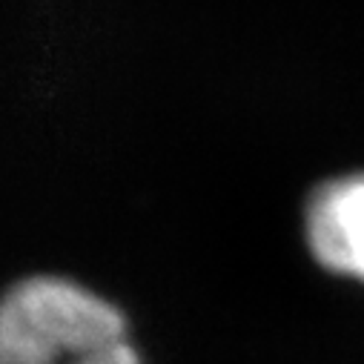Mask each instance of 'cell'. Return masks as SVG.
<instances>
[{
	"mask_svg": "<svg viewBox=\"0 0 364 364\" xmlns=\"http://www.w3.org/2000/svg\"><path fill=\"white\" fill-rule=\"evenodd\" d=\"M307 244L327 269L364 282V172L316 190L307 207Z\"/></svg>",
	"mask_w": 364,
	"mask_h": 364,
	"instance_id": "cell-2",
	"label": "cell"
},
{
	"mask_svg": "<svg viewBox=\"0 0 364 364\" xmlns=\"http://www.w3.org/2000/svg\"><path fill=\"white\" fill-rule=\"evenodd\" d=\"M0 364H141L127 316L77 282L32 276L0 296Z\"/></svg>",
	"mask_w": 364,
	"mask_h": 364,
	"instance_id": "cell-1",
	"label": "cell"
}]
</instances>
